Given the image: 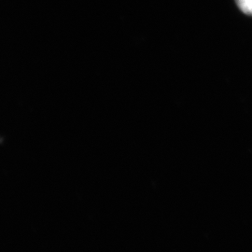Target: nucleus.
Wrapping results in <instances>:
<instances>
[{
	"label": "nucleus",
	"instance_id": "nucleus-1",
	"mask_svg": "<svg viewBox=\"0 0 252 252\" xmlns=\"http://www.w3.org/2000/svg\"><path fill=\"white\" fill-rule=\"evenodd\" d=\"M239 9L243 11L244 13L252 15V0H235Z\"/></svg>",
	"mask_w": 252,
	"mask_h": 252
}]
</instances>
